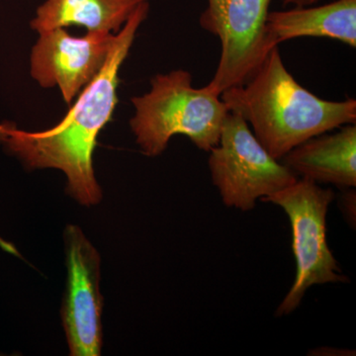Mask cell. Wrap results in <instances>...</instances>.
I'll list each match as a JSON object with an SVG mask.
<instances>
[{"instance_id":"6da1fadb","label":"cell","mask_w":356,"mask_h":356,"mask_svg":"<svg viewBox=\"0 0 356 356\" xmlns=\"http://www.w3.org/2000/svg\"><path fill=\"white\" fill-rule=\"evenodd\" d=\"M149 10V2L140 4L115 34L102 70L58 125L41 132L2 125L0 140L28 168L62 170L67 178V192L83 205H95L102 200V188L93 170V152L98 135L111 120L116 107L119 70Z\"/></svg>"},{"instance_id":"7a4b0ae2","label":"cell","mask_w":356,"mask_h":356,"mask_svg":"<svg viewBox=\"0 0 356 356\" xmlns=\"http://www.w3.org/2000/svg\"><path fill=\"white\" fill-rule=\"evenodd\" d=\"M220 98L278 161L311 138L356 123L355 99L329 102L310 92L288 72L278 46L247 83L227 89Z\"/></svg>"},{"instance_id":"3957f363","label":"cell","mask_w":356,"mask_h":356,"mask_svg":"<svg viewBox=\"0 0 356 356\" xmlns=\"http://www.w3.org/2000/svg\"><path fill=\"white\" fill-rule=\"evenodd\" d=\"M132 103L131 129L147 156L163 154L175 135L186 136L199 149L209 153L219 143L229 113L220 96L194 88L191 72L184 70L154 76L149 92L133 97Z\"/></svg>"},{"instance_id":"277c9868","label":"cell","mask_w":356,"mask_h":356,"mask_svg":"<svg viewBox=\"0 0 356 356\" xmlns=\"http://www.w3.org/2000/svg\"><path fill=\"white\" fill-rule=\"evenodd\" d=\"M334 199L331 188H323L310 179L298 178L294 184L261 200L280 206L291 222L296 278L276 310L278 317L296 310L313 285L348 281L327 242V214Z\"/></svg>"},{"instance_id":"5b68a950","label":"cell","mask_w":356,"mask_h":356,"mask_svg":"<svg viewBox=\"0 0 356 356\" xmlns=\"http://www.w3.org/2000/svg\"><path fill=\"white\" fill-rule=\"evenodd\" d=\"M208 165L222 203L243 212L297 181L298 177L274 159L241 115L229 111Z\"/></svg>"},{"instance_id":"8992f818","label":"cell","mask_w":356,"mask_h":356,"mask_svg":"<svg viewBox=\"0 0 356 356\" xmlns=\"http://www.w3.org/2000/svg\"><path fill=\"white\" fill-rule=\"evenodd\" d=\"M273 0H207L200 26L221 42L216 72L204 88L220 96L242 86L274 48L266 24Z\"/></svg>"},{"instance_id":"52a82bcc","label":"cell","mask_w":356,"mask_h":356,"mask_svg":"<svg viewBox=\"0 0 356 356\" xmlns=\"http://www.w3.org/2000/svg\"><path fill=\"white\" fill-rule=\"evenodd\" d=\"M65 247L67 277L62 318L70 355L99 356L103 343L99 254L74 225L65 228Z\"/></svg>"},{"instance_id":"ba28073f","label":"cell","mask_w":356,"mask_h":356,"mask_svg":"<svg viewBox=\"0 0 356 356\" xmlns=\"http://www.w3.org/2000/svg\"><path fill=\"white\" fill-rule=\"evenodd\" d=\"M114 37L108 32L74 37L65 28L40 33L31 54V76L44 88L58 86L70 104L102 70Z\"/></svg>"},{"instance_id":"9c48e42d","label":"cell","mask_w":356,"mask_h":356,"mask_svg":"<svg viewBox=\"0 0 356 356\" xmlns=\"http://www.w3.org/2000/svg\"><path fill=\"white\" fill-rule=\"evenodd\" d=\"M297 177L341 188L356 186V126L305 140L280 159Z\"/></svg>"},{"instance_id":"30bf717a","label":"cell","mask_w":356,"mask_h":356,"mask_svg":"<svg viewBox=\"0 0 356 356\" xmlns=\"http://www.w3.org/2000/svg\"><path fill=\"white\" fill-rule=\"evenodd\" d=\"M266 29L273 46L301 37H321L356 47V0H334L325 6L273 11Z\"/></svg>"},{"instance_id":"8fae6325","label":"cell","mask_w":356,"mask_h":356,"mask_svg":"<svg viewBox=\"0 0 356 356\" xmlns=\"http://www.w3.org/2000/svg\"><path fill=\"white\" fill-rule=\"evenodd\" d=\"M149 0H47L37 9L33 30L39 33L81 26L88 32H119L134 11Z\"/></svg>"},{"instance_id":"7c38bea8","label":"cell","mask_w":356,"mask_h":356,"mask_svg":"<svg viewBox=\"0 0 356 356\" xmlns=\"http://www.w3.org/2000/svg\"><path fill=\"white\" fill-rule=\"evenodd\" d=\"M341 202L343 204L341 209H343L346 217L350 220V222H353V221H355V215L353 214V210L355 211V192L350 191L348 193L344 194Z\"/></svg>"},{"instance_id":"4fadbf2b","label":"cell","mask_w":356,"mask_h":356,"mask_svg":"<svg viewBox=\"0 0 356 356\" xmlns=\"http://www.w3.org/2000/svg\"><path fill=\"white\" fill-rule=\"evenodd\" d=\"M318 1V0H283V4L296 7L310 6L317 3Z\"/></svg>"},{"instance_id":"5bb4252c","label":"cell","mask_w":356,"mask_h":356,"mask_svg":"<svg viewBox=\"0 0 356 356\" xmlns=\"http://www.w3.org/2000/svg\"><path fill=\"white\" fill-rule=\"evenodd\" d=\"M1 131H2V125H0V137H1ZM0 248L4 250V252H9V254L14 255H19L18 254L17 250H16L15 247L13 245H11L10 243L6 242L3 238L0 236Z\"/></svg>"}]
</instances>
